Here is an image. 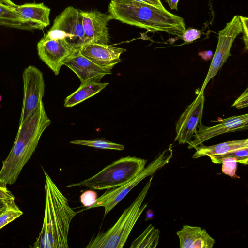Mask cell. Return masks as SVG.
<instances>
[{
    "label": "cell",
    "mask_w": 248,
    "mask_h": 248,
    "mask_svg": "<svg viewBox=\"0 0 248 248\" xmlns=\"http://www.w3.org/2000/svg\"><path fill=\"white\" fill-rule=\"evenodd\" d=\"M43 100L21 124L13 147L2 162L0 170V186L15 183L22 169L34 152L45 130L50 124Z\"/></svg>",
    "instance_id": "cell-1"
},
{
    "label": "cell",
    "mask_w": 248,
    "mask_h": 248,
    "mask_svg": "<svg viewBox=\"0 0 248 248\" xmlns=\"http://www.w3.org/2000/svg\"><path fill=\"white\" fill-rule=\"evenodd\" d=\"M45 207L41 232L33 244L34 248H68L70 223L77 214L47 173L44 170Z\"/></svg>",
    "instance_id": "cell-2"
},
{
    "label": "cell",
    "mask_w": 248,
    "mask_h": 248,
    "mask_svg": "<svg viewBox=\"0 0 248 248\" xmlns=\"http://www.w3.org/2000/svg\"><path fill=\"white\" fill-rule=\"evenodd\" d=\"M108 14L120 22L155 32L181 36L186 31L184 19L149 4L134 0H112Z\"/></svg>",
    "instance_id": "cell-3"
},
{
    "label": "cell",
    "mask_w": 248,
    "mask_h": 248,
    "mask_svg": "<svg viewBox=\"0 0 248 248\" xmlns=\"http://www.w3.org/2000/svg\"><path fill=\"white\" fill-rule=\"evenodd\" d=\"M153 175L132 204L125 209L115 224L106 232L93 236L86 248H122L139 219L147 207L142 204L151 185Z\"/></svg>",
    "instance_id": "cell-4"
},
{
    "label": "cell",
    "mask_w": 248,
    "mask_h": 248,
    "mask_svg": "<svg viewBox=\"0 0 248 248\" xmlns=\"http://www.w3.org/2000/svg\"><path fill=\"white\" fill-rule=\"evenodd\" d=\"M147 160L129 155L122 157L105 167L92 177L67 186L87 187L95 190L110 189L121 186L139 174Z\"/></svg>",
    "instance_id": "cell-5"
},
{
    "label": "cell",
    "mask_w": 248,
    "mask_h": 248,
    "mask_svg": "<svg viewBox=\"0 0 248 248\" xmlns=\"http://www.w3.org/2000/svg\"><path fill=\"white\" fill-rule=\"evenodd\" d=\"M172 156V145L170 144L167 149L160 153L155 159L145 167L136 177L121 186L107 190L103 195L97 198L95 202L93 205L86 208L85 210L103 207L104 208V216H105L136 185L144 178L153 175L157 170L169 163Z\"/></svg>",
    "instance_id": "cell-6"
},
{
    "label": "cell",
    "mask_w": 248,
    "mask_h": 248,
    "mask_svg": "<svg viewBox=\"0 0 248 248\" xmlns=\"http://www.w3.org/2000/svg\"><path fill=\"white\" fill-rule=\"evenodd\" d=\"M44 36L64 40L79 52L85 45L80 11L72 6L66 8L56 17L52 26Z\"/></svg>",
    "instance_id": "cell-7"
},
{
    "label": "cell",
    "mask_w": 248,
    "mask_h": 248,
    "mask_svg": "<svg viewBox=\"0 0 248 248\" xmlns=\"http://www.w3.org/2000/svg\"><path fill=\"white\" fill-rule=\"evenodd\" d=\"M242 32L239 16L235 15L218 32V42L209 68L200 90L202 93L211 78H214L222 67L229 56L230 50L235 39Z\"/></svg>",
    "instance_id": "cell-8"
},
{
    "label": "cell",
    "mask_w": 248,
    "mask_h": 248,
    "mask_svg": "<svg viewBox=\"0 0 248 248\" xmlns=\"http://www.w3.org/2000/svg\"><path fill=\"white\" fill-rule=\"evenodd\" d=\"M23 98L19 124L36 109L45 93L42 72L33 65L25 68L22 73Z\"/></svg>",
    "instance_id": "cell-9"
},
{
    "label": "cell",
    "mask_w": 248,
    "mask_h": 248,
    "mask_svg": "<svg viewBox=\"0 0 248 248\" xmlns=\"http://www.w3.org/2000/svg\"><path fill=\"white\" fill-rule=\"evenodd\" d=\"M205 100L204 93L200 91L196 98L181 114L175 123L174 141L179 144H188L195 136L202 121Z\"/></svg>",
    "instance_id": "cell-10"
},
{
    "label": "cell",
    "mask_w": 248,
    "mask_h": 248,
    "mask_svg": "<svg viewBox=\"0 0 248 248\" xmlns=\"http://www.w3.org/2000/svg\"><path fill=\"white\" fill-rule=\"evenodd\" d=\"M40 59L58 75L64 62L78 52L66 41L60 39H50L43 36L37 45Z\"/></svg>",
    "instance_id": "cell-11"
},
{
    "label": "cell",
    "mask_w": 248,
    "mask_h": 248,
    "mask_svg": "<svg viewBox=\"0 0 248 248\" xmlns=\"http://www.w3.org/2000/svg\"><path fill=\"white\" fill-rule=\"evenodd\" d=\"M248 128L247 113L227 118L221 120L218 124L210 127L203 125L201 122L198 126L194 139L188 143V148L195 149L204 141L219 135L246 130Z\"/></svg>",
    "instance_id": "cell-12"
},
{
    "label": "cell",
    "mask_w": 248,
    "mask_h": 248,
    "mask_svg": "<svg viewBox=\"0 0 248 248\" xmlns=\"http://www.w3.org/2000/svg\"><path fill=\"white\" fill-rule=\"evenodd\" d=\"M85 45L91 43L108 44L109 35L108 22L113 19L109 14L97 11H82Z\"/></svg>",
    "instance_id": "cell-13"
},
{
    "label": "cell",
    "mask_w": 248,
    "mask_h": 248,
    "mask_svg": "<svg viewBox=\"0 0 248 248\" xmlns=\"http://www.w3.org/2000/svg\"><path fill=\"white\" fill-rule=\"evenodd\" d=\"M126 49L108 44L91 43L84 46L79 53L101 67L111 71L121 62V55Z\"/></svg>",
    "instance_id": "cell-14"
},
{
    "label": "cell",
    "mask_w": 248,
    "mask_h": 248,
    "mask_svg": "<svg viewBox=\"0 0 248 248\" xmlns=\"http://www.w3.org/2000/svg\"><path fill=\"white\" fill-rule=\"evenodd\" d=\"M73 71L79 78L81 84L89 82H100L105 75L111 74L107 70L88 59L79 52L66 60L63 63Z\"/></svg>",
    "instance_id": "cell-15"
},
{
    "label": "cell",
    "mask_w": 248,
    "mask_h": 248,
    "mask_svg": "<svg viewBox=\"0 0 248 248\" xmlns=\"http://www.w3.org/2000/svg\"><path fill=\"white\" fill-rule=\"evenodd\" d=\"M15 9L31 30H43L50 24V9L43 3H25Z\"/></svg>",
    "instance_id": "cell-16"
},
{
    "label": "cell",
    "mask_w": 248,
    "mask_h": 248,
    "mask_svg": "<svg viewBox=\"0 0 248 248\" xmlns=\"http://www.w3.org/2000/svg\"><path fill=\"white\" fill-rule=\"evenodd\" d=\"M176 234L181 248H212L215 243L206 229L199 226L184 225Z\"/></svg>",
    "instance_id": "cell-17"
},
{
    "label": "cell",
    "mask_w": 248,
    "mask_h": 248,
    "mask_svg": "<svg viewBox=\"0 0 248 248\" xmlns=\"http://www.w3.org/2000/svg\"><path fill=\"white\" fill-rule=\"evenodd\" d=\"M244 148H248V138L230 140L208 146L202 144L195 148L196 152L193 155L192 158L197 159L204 156L221 155Z\"/></svg>",
    "instance_id": "cell-18"
},
{
    "label": "cell",
    "mask_w": 248,
    "mask_h": 248,
    "mask_svg": "<svg viewBox=\"0 0 248 248\" xmlns=\"http://www.w3.org/2000/svg\"><path fill=\"white\" fill-rule=\"evenodd\" d=\"M108 82H89L81 84L73 93L66 97L64 106L72 107L96 94L104 89Z\"/></svg>",
    "instance_id": "cell-19"
},
{
    "label": "cell",
    "mask_w": 248,
    "mask_h": 248,
    "mask_svg": "<svg viewBox=\"0 0 248 248\" xmlns=\"http://www.w3.org/2000/svg\"><path fill=\"white\" fill-rule=\"evenodd\" d=\"M159 230L151 224L133 241L130 248H155L159 243Z\"/></svg>",
    "instance_id": "cell-20"
},
{
    "label": "cell",
    "mask_w": 248,
    "mask_h": 248,
    "mask_svg": "<svg viewBox=\"0 0 248 248\" xmlns=\"http://www.w3.org/2000/svg\"><path fill=\"white\" fill-rule=\"evenodd\" d=\"M23 214L16 205L15 201H10L0 211V229Z\"/></svg>",
    "instance_id": "cell-21"
},
{
    "label": "cell",
    "mask_w": 248,
    "mask_h": 248,
    "mask_svg": "<svg viewBox=\"0 0 248 248\" xmlns=\"http://www.w3.org/2000/svg\"><path fill=\"white\" fill-rule=\"evenodd\" d=\"M70 143L74 144L87 146L102 149L123 151L124 149V146L122 144L98 139L92 140H73L70 141Z\"/></svg>",
    "instance_id": "cell-22"
},
{
    "label": "cell",
    "mask_w": 248,
    "mask_h": 248,
    "mask_svg": "<svg viewBox=\"0 0 248 248\" xmlns=\"http://www.w3.org/2000/svg\"><path fill=\"white\" fill-rule=\"evenodd\" d=\"M226 157H234L238 159L239 163L247 165L248 163V148L239 149L221 155L210 156L211 161L215 164H220V160Z\"/></svg>",
    "instance_id": "cell-23"
},
{
    "label": "cell",
    "mask_w": 248,
    "mask_h": 248,
    "mask_svg": "<svg viewBox=\"0 0 248 248\" xmlns=\"http://www.w3.org/2000/svg\"><path fill=\"white\" fill-rule=\"evenodd\" d=\"M238 160L234 157H226L222 158L220 164H222V171L225 174L232 177H240L236 174Z\"/></svg>",
    "instance_id": "cell-24"
},
{
    "label": "cell",
    "mask_w": 248,
    "mask_h": 248,
    "mask_svg": "<svg viewBox=\"0 0 248 248\" xmlns=\"http://www.w3.org/2000/svg\"><path fill=\"white\" fill-rule=\"evenodd\" d=\"M0 18L11 19L28 25L19 16L15 9V7L0 2Z\"/></svg>",
    "instance_id": "cell-25"
},
{
    "label": "cell",
    "mask_w": 248,
    "mask_h": 248,
    "mask_svg": "<svg viewBox=\"0 0 248 248\" xmlns=\"http://www.w3.org/2000/svg\"><path fill=\"white\" fill-rule=\"evenodd\" d=\"M97 199V193L92 190H88L83 192L80 196L81 202L86 208L93 205Z\"/></svg>",
    "instance_id": "cell-26"
},
{
    "label": "cell",
    "mask_w": 248,
    "mask_h": 248,
    "mask_svg": "<svg viewBox=\"0 0 248 248\" xmlns=\"http://www.w3.org/2000/svg\"><path fill=\"white\" fill-rule=\"evenodd\" d=\"M201 35V31L194 29L188 28L185 31L183 34L179 37L185 43H191L200 38Z\"/></svg>",
    "instance_id": "cell-27"
},
{
    "label": "cell",
    "mask_w": 248,
    "mask_h": 248,
    "mask_svg": "<svg viewBox=\"0 0 248 248\" xmlns=\"http://www.w3.org/2000/svg\"><path fill=\"white\" fill-rule=\"evenodd\" d=\"M0 25L20 29L31 30V28L26 24L3 18H0Z\"/></svg>",
    "instance_id": "cell-28"
},
{
    "label": "cell",
    "mask_w": 248,
    "mask_h": 248,
    "mask_svg": "<svg viewBox=\"0 0 248 248\" xmlns=\"http://www.w3.org/2000/svg\"><path fill=\"white\" fill-rule=\"evenodd\" d=\"M248 106V88H247L240 96L234 101L232 107L242 108Z\"/></svg>",
    "instance_id": "cell-29"
},
{
    "label": "cell",
    "mask_w": 248,
    "mask_h": 248,
    "mask_svg": "<svg viewBox=\"0 0 248 248\" xmlns=\"http://www.w3.org/2000/svg\"><path fill=\"white\" fill-rule=\"evenodd\" d=\"M240 22L241 23L243 39L245 44V50L248 49V18L242 16H239Z\"/></svg>",
    "instance_id": "cell-30"
},
{
    "label": "cell",
    "mask_w": 248,
    "mask_h": 248,
    "mask_svg": "<svg viewBox=\"0 0 248 248\" xmlns=\"http://www.w3.org/2000/svg\"><path fill=\"white\" fill-rule=\"evenodd\" d=\"M15 197L6 187L0 186V200L15 201Z\"/></svg>",
    "instance_id": "cell-31"
},
{
    "label": "cell",
    "mask_w": 248,
    "mask_h": 248,
    "mask_svg": "<svg viewBox=\"0 0 248 248\" xmlns=\"http://www.w3.org/2000/svg\"><path fill=\"white\" fill-rule=\"evenodd\" d=\"M149 4L162 10L166 9L160 0H134Z\"/></svg>",
    "instance_id": "cell-32"
},
{
    "label": "cell",
    "mask_w": 248,
    "mask_h": 248,
    "mask_svg": "<svg viewBox=\"0 0 248 248\" xmlns=\"http://www.w3.org/2000/svg\"><path fill=\"white\" fill-rule=\"evenodd\" d=\"M198 55L201 56L202 59L208 61L212 57L213 52L211 50L203 51L200 52Z\"/></svg>",
    "instance_id": "cell-33"
},
{
    "label": "cell",
    "mask_w": 248,
    "mask_h": 248,
    "mask_svg": "<svg viewBox=\"0 0 248 248\" xmlns=\"http://www.w3.org/2000/svg\"><path fill=\"white\" fill-rule=\"evenodd\" d=\"M179 0H166V2H167L169 7L171 10H178V4Z\"/></svg>",
    "instance_id": "cell-34"
},
{
    "label": "cell",
    "mask_w": 248,
    "mask_h": 248,
    "mask_svg": "<svg viewBox=\"0 0 248 248\" xmlns=\"http://www.w3.org/2000/svg\"><path fill=\"white\" fill-rule=\"evenodd\" d=\"M154 212L152 209H148L146 212V218L145 220H151L153 218Z\"/></svg>",
    "instance_id": "cell-35"
},
{
    "label": "cell",
    "mask_w": 248,
    "mask_h": 248,
    "mask_svg": "<svg viewBox=\"0 0 248 248\" xmlns=\"http://www.w3.org/2000/svg\"><path fill=\"white\" fill-rule=\"evenodd\" d=\"M0 2L12 7H16V6L11 0H0Z\"/></svg>",
    "instance_id": "cell-36"
},
{
    "label": "cell",
    "mask_w": 248,
    "mask_h": 248,
    "mask_svg": "<svg viewBox=\"0 0 248 248\" xmlns=\"http://www.w3.org/2000/svg\"><path fill=\"white\" fill-rule=\"evenodd\" d=\"M10 201H7L0 200V211L6 206Z\"/></svg>",
    "instance_id": "cell-37"
}]
</instances>
